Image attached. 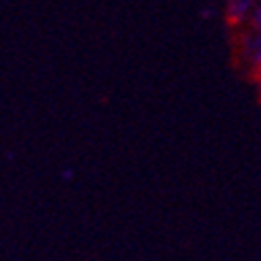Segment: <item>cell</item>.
Returning <instances> with one entry per match:
<instances>
[{
	"mask_svg": "<svg viewBox=\"0 0 261 261\" xmlns=\"http://www.w3.org/2000/svg\"><path fill=\"white\" fill-rule=\"evenodd\" d=\"M253 5V0H232V5H230V11L234 17H243Z\"/></svg>",
	"mask_w": 261,
	"mask_h": 261,
	"instance_id": "cell-2",
	"label": "cell"
},
{
	"mask_svg": "<svg viewBox=\"0 0 261 261\" xmlns=\"http://www.w3.org/2000/svg\"><path fill=\"white\" fill-rule=\"evenodd\" d=\"M64 178L71 180V178H73V172H71V170H64Z\"/></svg>",
	"mask_w": 261,
	"mask_h": 261,
	"instance_id": "cell-3",
	"label": "cell"
},
{
	"mask_svg": "<svg viewBox=\"0 0 261 261\" xmlns=\"http://www.w3.org/2000/svg\"><path fill=\"white\" fill-rule=\"evenodd\" d=\"M255 25H257V38L251 44V56L255 64H261V11L255 13Z\"/></svg>",
	"mask_w": 261,
	"mask_h": 261,
	"instance_id": "cell-1",
	"label": "cell"
}]
</instances>
